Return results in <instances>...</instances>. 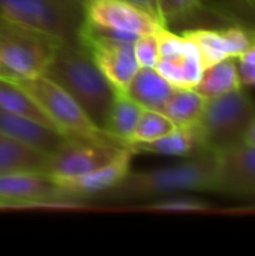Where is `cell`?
<instances>
[{
    "label": "cell",
    "instance_id": "obj_1",
    "mask_svg": "<svg viewBox=\"0 0 255 256\" xmlns=\"http://www.w3.org/2000/svg\"><path fill=\"white\" fill-rule=\"evenodd\" d=\"M216 153H201L188 160L153 170L129 171L128 176L102 196L108 200H150L182 192H215Z\"/></svg>",
    "mask_w": 255,
    "mask_h": 256
},
{
    "label": "cell",
    "instance_id": "obj_2",
    "mask_svg": "<svg viewBox=\"0 0 255 256\" xmlns=\"http://www.w3.org/2000/svg\"><path fill=\"white\" fill-rule=\"evenodd\" d=\"M44 75L63 87L102 128L116 92L83 45L62 42Z\"/></svg>",
    "mask_w": 255,
    "mask_h": 256
},
{
    "label": "cell",
    "instance_id": "obj_3",
    "mask_svg": "<svg viewBox=\"0 0 255 256\" xmlns=\"http://www.w3.org/2000/svg\"><path fill=\"white\" fill-rule=\"evenodd\" d=\"M255 118V99L243 87L206 99L197 123L206 152L219 153L243 142Z\"/></svg>",
    "mask_w": 255,
    "mask_h": 256
},
{
    "label": "cell",
    "instance_id": "obj_4",
    "mask_svg": "<svg viewBox=\"0 0 255 256\" xmlns=\"http://www.w3.org/2000/svg\"><path fill=\"white\" fill-rule=\"evenodd\" d=\"M17 82L30 94V98L36 102V105L42 110L50 123L54 126V129L60 134L66 136L122 146L120 142L113 140L101 126H98L87 116L83 106L51 78L39 75L33 78L18 80Z\"/></svg>",
    "mask_w": 255,
    "mask_h": 256
},
{
    "label": "cell",
    "instance_id": "obj_5",
    "mask_svg": "<svg viewBox=\"0 0 255 256\" xmlns=\"http://www.w3.org/2000/svg\"><path fill=\"white\" fill-rule=\"evenodd\" d=\"M137 34L99 27L83 20L78 33V44L83 45L93 62L108 80L114 92L125 93L140 66L135 57L134 44Z\"/></svg>",
    "mask_w": 255,
    "mask_h": 256
},
{
    "label": "cell",
    "instance_id": "obj_6",
    "mask_svg": "<svg viewBox=\"0 0 255 256\" xmlns=\"http://www.w3.org/2000/svg\"><path fill=\"white\" fill-rule=\"evenodd\" d=\"M62 40L0 16V58L18 80L44 75Z\"/></svg>",
    "mask_w": 255,
    "mask_h": 256
},
{
    "label": "cell",
    "instance_id": "obj_7",
    "mask_svg": "<svg viewBox=\"0 0 255 256\" xmlns=\"http://www.w3.org/2000/svg\"><path fill=\"white\" fill-rule=\"evenodd\" d=\"M0 16L48 33L62 42H78L84 12L78 0H0Z\"/></svg>",
    "mask_w": 255,
    "mask_h": 256
},
{
    "label": "cell",
    "instance_id": "obj_8",
    "mask_svg": "<svg viewBox=\"0 0 255 256\" xmlns=\"http://www.w3.org/2000/svg\"><path fill=\"white\" fill-rule=\"evenodd\" d=\"M81 201L57 188L45 174L0 176V208L78 207Z\"/></svg>",
    "mask_w": 255,
    "mask_h": 256
},
{
    "label": "cell",
    "instance_id": "obj_9",
    "mask_svg": "<svg viewBox=\"0 0 255 256\" xmlns=\"http://www.w3.org/2000/svg\"><path fill=\"white\" fill-rule=\"evenodd\" d=\"M123 147L75 136H66L62 146L50 154L47 177L66 178L90 172L110 162Z\"/></svg>",
    "mask_w": 255,
    "mask_h": 256
},
{
    "label": "cell",
    "instance_id": "obj_10",
    "mask_svg": "<svg viewBox=\"0 0 255 256\" xmlns=\"http://www.w3.org/2000/svg\"><path fill=\"white\" fill-rule=\"evenodd\" d=\"M84 20L105 28L137 36L155 33L164 26L155 15L129 0H87L83 3Z\"/></svg>",
    "mask_w": 255,
    "mask_h": 256
},
{
    "label": "cell",
    "instance_id": "obj_11",
    "mask_svg": "<svg viewBox=\"0 0 255 256\" xmlns=\"http://www.w3.org/2000/svg\"><path fill=\"white\" fill-rule=\"evenodd\" d=\"M215 194L255 198V147L242 142L216 153Z\"/></svg>",
    "mask_w": 255,
    "mask_h": 256
},
{
    "label": "cell",
    "instance_id": "obj_12",
    "mask_svg": "<svg viewBox=\"0 0 255 256\" xmlns=\"http://www.w3.org/2000/svg\"><path fill=\"white\" fill-rule=\"evenodd\" d=\"M134 154L135 153L129 147H123L110 162L90 172L66 178H48L57 188L80 201L87 196L104 195L116 188L128 176V172L131 171Z\"/></svg>",
    "mask_w": 255,
    "mask_h": 256
},
{
    "label": "cell",
    "instance_id": "obj_13",
    "mask_svg": "<svg viewBox=\"0 0 255 256\" xmlns=\"http://www.w3.org/2000/svg\"><path fill=\"white\" fill-rule=\"evenodd\" d=\"M0 132L47 154L54 153L66 140V135L53 128L3 110H0Z\"/></svg>",
    "mask_w": 255,
    "mask_h": 256
},
{
    "label": "cell",
    "instance_id": "obj_14",
    "mask_svg": "<svg viewBox=\"0 0 255 256\" xmlns=\"http://www.w3.org/2000/svg\"><path fill=\"white\" fill-rule=\"evenodd\" d=\"M128 147L135 153L159 154V156H174V158H192L201 153H207L198 132L197 124L188 128L176 126L167 135L149 141V142H131Z\"/></svg>",
    "mask_w": 255,
    "mask_h": 256
},
{
    "label": "cell",
    "instance_id": "obj_15",
    "mask_svg": "<svg viewBox=\"0 0 255 256\" xmlns=\"http://www.w3.org/2000/svg\"><path fill=\"white\" fill-rule=\"evenodd\" d=\"M50 154L0 132V176L45 174Z\"/></svg>",
    "mask_w": 255,
    "mask_h": 256
},
{
    "label": "cell",
    "instance_id": "obj_16",
    "mask_svg": "<svg viewBox=\"0 0 255 256\" xmlns=\"http://www.w3.org/2000/svg\"><path fill=\"white\" fill-rule=\"evenodd\" d=\"M174 88L155 68H140L125 93L143 110L162 112Z\"/></svg>",
    "mask_w": 255,
    "mask_h": 256
},
{
    "label": "cell",
    "instance_id": "obj_17",
    "mask_svg": "<svg viewBox=\"0 0 255 256\" xmlns=\"http://www.w3.org/2000/svg\"><path fill=\"white\" fill-rule=\"evenodd\" d=\"M155 69L173 86L179 88H194L204 70L197 46L189 40L185 52L156 62Z\"/></svg>",
    "mask_w": 255,
    "mask_h": 256
},
{
    "label": "cell",
    "instance_id": "obj_18",
    "mask_svg": "<svg viewBox=\"0 0 255 256\" xmlns=\"http://www.w3.org/2000/svg\"><path fill=\"white\" fill-rule=\"evenodd\" d=\"M143 108L126 93H114L113 102L105 116L102 129L122 146H128L141 116Z\"/></svg>",
    "mask_w": 255,
    "mask_h": 256
},
{
    "label": "cell",
    "instance_id": "obj_19",
    "mask_svg": "<svg viewBox=\"0 0 255 256\" xmlns=\"http://www.w3.org/2000/svg\"><path fill=\"white\" fill-rule=\"evenodd\" d=\"M239 64L236 57H227L204 68L198 84L194 87L204 98L219 96L240 88Z\"/></svg>",
    "mask_w": 255,
    "mask_h": 256
},
{
    "label": "cell",
    "instance_id": "obj_20",
    "mask_svg": "<svg viewBox=\"0 0 255 256\" xmlns=\"http://www.w3.org/2000/svg\"><path fill=\"white\" fill-rule=\"evenodd\" d=\"M206 99L195 88H179L176 87L168 98L162 112L179 128H188L198 123Z\"/></svg>",
    "mask_w": 255,
    "mask_h": 256
},
{
    "label": "cell",
    "instance_id": "obj_21",
    "mask_svg": "<svg viewBox=\"0 0 255 256\" xmlns=\"http://www.w3.org/2000/svg\"><path fill=\"white\" fill-rule=\"evenodd\" d=\"M182 34L197 46L204 68L227 57H233L231 46L224 28H189Z\"/></svg>",
    "mask_w": 255,
    "mask_h": 256
},
{
    "label": "cell",
    "instance_id": "obj_22",
    "mask_svg": "<svg viewBox=\"0 0 255 256\" xmlns=\"http://www.w3.org/2000/svg\"><path fill=\"white\" fill-rule=\"evenodd\" d=\"M0 110L32 118L41 124L54 129L42 110L36 105L30 94L23 87H20L17 81L0 80Z\"/></svg>",
    "mask_w": 255,
    "mask_h": 256
},
{
    "label": "cell",
    "instance_id": "obj_23",
    "mask_svg": "<svg viewBox=\"0 0 255 256\" xmlns=\"http://www.w3.org/2000/svg\"><path fill=\"white\" fill-rule=\"evenodd\" d=\"M174 123L161 111L153 110H143L141 116L138 118V123L135 126V130L132 134L131 142H149L153 140H158L168 132L174 129ZM128 147V146H126Z\"/></svg>",
    "mask_w": 255,
    "mask_h": 256
},
{
    "label": "cell",
    "instance_id": "obj_24",
    "mask_svg": "<svg viewBox=\"0 0 255 256\" xmlns=\"http://www.w3.org/2000/svg\"><path fill=\"white\" fill-rule=\"evenodd\" d=\"M156 3L161 21L165 26L191 20L206 9L204 0H156Z\"/></svg>",
    "mask_w": 255,
    "mask_h": 256
},
{
    "label": "cell",
    "instance_id": "obj_25",
    "mask_svg": "<svg viewBox=\"0 0 255 256\" xmlns=\"http://www.w3.org/2000/svg\"><path fill=\"white\" fill-rule=\"evenodd\" d=\"M134 51H135V57H137L140 68H155L156 62H158V36H156V32L138 36L135 44H134Z\"/></svg>",
    "mask_w": 255,
    "mask_h": 256
},
{
    "label": "cell",
    "instance_id": "obj_26",
    "mask_svg": "<svg viewBox=\"0 0 255 256\" xmlns=\"http://www.w3.org/2000/svg\"><path fill=\"white\" fill-rule=\"evenodd\" d=\"M176 196L177 198H167V200L158 201L152 206V208L162 210V212H198L207 207V204H204L203 201H198L194 198H185L179 195Z\"/></svg>",
    "mask_w": 255,
    "mask_h": 256
},
{
    "label": "cell",
    "instance_id": "obj_27",
    "mask_svg": "<svg viewBox=\"0 0 255 256\" xmlns=\"http://www.w3.org/2000/svg\"><path fill=\"white\" fill-rule=\"evenodd\" d=\"M239 76L242 87H254L255 86V66L239 63Z\"/></svg>",
    "mask_w": 255,
    "mask_h": 256
},
{
    "label": "cell",
    "instance_id": "obj_28",
    "mask_svg": "<svg viewBox=\"0 0 255 256\" xmlns=\"http://www.w3.org/2000/svg\"><path fill=\"white\" fill-rule=\"evenodd\" d=\"M129 2H132V3H135V4H138V6H141L143 9H146L147 12H150L152 15H155L159 21H161V16H159V9H158V3H156V0H129ZM162 22V21H161ZM164 24V22H162ZM165 26V24H164Z\"/></svg>",
    "mask_w": 255,
    "mask_h": 256
},
{
    "label": "cell",
    "instance_id": "obj_29",
    "mask_svg": "<svg viewBox=\"0 0 255 256\" xmlns=\"http://www.w3.org/2000/svg\"><path fill=\"white\" fill-rule=\"evenodd\" d=\"M237 62L239 63H243V64L255 66V40H252V44L248 46V50L240 57H237Z\"/></svg>",
    "mask_w": 255,
    "mask_h": 256
},
{
    "label": "cell",
    "instance_id": "obj_30",
    "mask_svg": "<svg viewBox=\"0 0 255 256\" xmlns=\"http://www.w3.org/2000/svg\"><path fill=\"white\" fill-rule=\"evenodd\" d=\"M0 80H8V81H18V76L2 62L0 58Z\"/></svg>",
    "mask_w": 255,
    "mask_h": 256
},
{
    "label": "cell",
    "instance_id": "obj_31",
    "mask_svg": "<svg viewBox=\"0 0 255 256\" xmlns=\"http://www.w3.org/2000/svg\"><path fill=\"white\" fill-rule=\"evenodd\" d=\"M243 144H248V146H252L255 147V118L252 120V123L249 124L245 136H243Z\"/></svg>",
    "mask_w": 255,
    "mask_h": 256
},
{
    "label": "cell",
    "instance_id": "obj_32",
    "mask_svg": "<svg viewBox=\"0 0 255 256\" xmlns=\"http://www.w3.org/2000/svg\"><path fill=\"white\" fill-rule=\"evenodd\" d=\"M246 32H248L251 40H255V28H246Z\"/></svg>",
    "mask_w": 255,
    "mask_h": 256
},
{
    "label": "cell",
    "instance_id": "obj_33",
    "mask_svg": "<svg viewBox=\"0 0 255 256\" xmlns=\"http://www.w3.org/2000/svg\"><path fill=\"white\" fill-rule=\"evenodd\" d=\"M246 2H249V3H252V4H255V0H246Z\"/></svg>",
    "mask_w": 255,
    "mask_h": 256
},
{
    "label": "cell",
    "instance_id": "obj_34",
    "mask_svg": "<svg viewBox=\"0 0 255 256\" xmlns=\"http://www.w3.org/2000/svg\"><path fill=\"white\" fill-rule=\"evenodd\" d=\"M78 2H81V3H86L87 0H78Z\"/></svg>",
    "mask_w": 255,
    "mask_h": 256
}]
</instances>
